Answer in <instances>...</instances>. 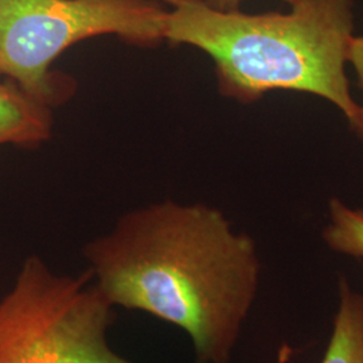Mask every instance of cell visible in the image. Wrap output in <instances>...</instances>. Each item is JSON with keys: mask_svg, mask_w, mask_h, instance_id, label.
I'll return each mask as SVG.
<instances>
[{"mask_svg": "<svg viewBox=\"0 0 363 363\" xmlns=\"http://www.w3.org/2000/svg\"><path fill=\"white\" fill-rule=\"evenodd\" d=\"M99 291L115 308L179 327L196 363H230L259 292L250 235L218 208L163 201L136 208L84 249Z\"/></svg>", "mask_w": 363, "mask_h": 363, "instance_id": "1", "label": "cell"}, {"mask_svg": "<svg viewBox=\"0 0 363 363\" xmlns=\"http://www.w3.org/2000/svg\"><path fill=\"white\" fill-rule=\"evenodd\" d=\"M354 30L355 0H298L286 13L182 0L169 10L164 40L206 52L228 99L252 104L271 91L307 93L335 105L350 124L359 111L347 76Z\"/></svg>", "mask_w": 363, "mask_h": 363, "instance_id": "2", "label": "cell"}, {"mask_svg": "<svg viewBox=\"0 0 363 363\" xmlns=\"http://www.w3.org/2000/svg\"><path fill=\"white\" fill-rule=\"evenodd\" d=\"M167 15L156 0H0V77L49 108L62 104L74 91L52 70L62 52L100 35L154 46L164 40Z\"/></svg>", "mask_w": 363, "mask_h": 363, "instance_id": "3", "label": "cell"}, {"mask_svg": "<svg viewBox=\"0 0 363 363\" xmlns=\"http://www.w3.org/2000/svg\"><path fill=\"white\" fill-rule=\"evenodd\" d=\"M115 310L89 269L58 274L31 256L0 298V363H133L109 345Z\"/></svg>", "mask_w": 363, "mask_h": 363, "instance_id": "4", "label": "cell"}, {"mask_svg": "<svg viewBox=\"0 0 363 363\" xmlns=\"http://www.w3.org/2000/svg\"><path fill=\"white\" fill-rule=\"evenodd\" d=\"M52 130V108L28 96L15 82L0 81V145H39L50 138Z\"/></svg>", "mask_w": 363, "mask_h": 363, "instance_id": "5", "label": "cell"}, {"mask_svg": "<svg viewBox=\"0 0 363 363\" xmlns=\"http://www.w3.org/2000/svg\"><path fill=\"white\" fill-rule=\"evenodd\" d=\"M337 296L333 333L320 363H363V294L339 276Z\"/></svg>", "mask_w": 363, "mask_h": 363, "instance_id": "6", "label": "cell"}, {"mask_svg": "<svg viewBox=\"0 0 363 363\" xmlns=\"http://www.w3.org/2000/svg\"><path fill=\"white\" fill-rule=\"evenodd\" d=\"M322 240L335 253L363 259V208H351L342 199L331 198Z\"/></svg>", "mask_w": 363, "mask_h": 363, "instance_id": "7", "label": "cell"}, {"mask_svg": "<svg viewBox=\"0 0 363 363\" xmlns=\"http://www.w3.org/2000/svg\"><path fill=\"white\" fill-rule=\"evenodd\" d=\"M349 65L354 69L358 79V85L362 91V104L359 105L358 115L350 123L351 130L361 139L363 143V34L354 35L349 48Z\"/></svg>", "mask_w": 363, "mask_h": 363, "instance_id": "8", "label": "cell"}, {"mask_svg": "<svg viewBox=\"0 0 363 363\" xmlns=\"http://www.w3.org/2000/svg\"><path fill=\"white\" fill-rule=\"evenodd\" d=\"M203 1L211 9H216L220 11H237V10H240V6L242 4L244 0H203ZM283 1L292 6L298 0H283Z\"/></svg>", "mask_w": 363, "mask_h": 363, "instance_id": "9", "label": "cell"}, {"mask_svg": "<svg viewBox=\"0 0 363 363\" xmlns=\"http://www.w3.org/2000/svg\"><path fill=\"white\" fill-rule=\"evenodd\" d=\"M163 1H166V3H169L171 7H175V6H178L179 3H181L182 0H163Z\"/></svg>", "mask_w": 363, "mask_h": 363, "instance_id": "10", "label": "cell"}]
</instances>
